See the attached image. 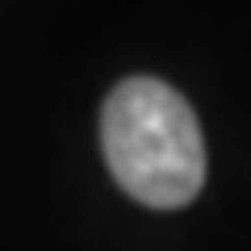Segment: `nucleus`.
I'll use <instances>...</instances> for the list:
<instances>
[{"label":"nucleus","instance_id":"obj_1","mask_svg":"<svg viewBox=\"0 0 251 251\" xmlns=\"http://www.w3.org/2000/svg\"><path fill=\"white\" fill-rule=\"evenodd\" d=\"M100 147L113 180L151 209H180L205 184L197 113L172 84L130 75L105 100Z\"/></svg>","mask_w":251,"mask_h":251}]
</instances>
